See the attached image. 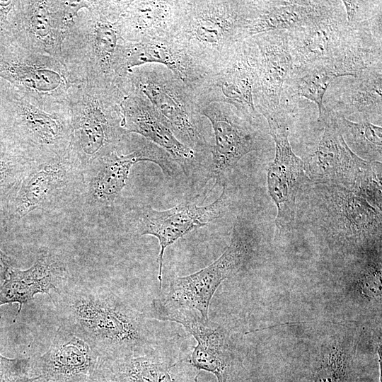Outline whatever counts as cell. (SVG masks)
Returning <instances> with one entry per match:
<instances>
[{
    "instance_id": "cell-36",
    "label": "cell",
    "mask_w": 382,
    "mask_h": 382,
    "mask_svg": "<svg viewBox=\"0 0 382 382\" xmlns=\"http://www.w3.org/2000/svg\"><path fill=\"white\" fill-rule=\"evenodd\" d=\"M38 378H40V376L34 378H29L27 376V374H25L13 378L6 382H34L36 379Z\"/></svg>"
},
{
    "instance_id": "cell-11",
    "label": "cell",
    "mask_w": 382,
    "mask_h": 382,
    "mask_svg": "<svg viewBox=\"0 0 382 382\" xmlns=\"http://www.w3.org/2000/svg\"><path fill=\"white\" fill-rule=\"evenodd\" d=\"M127 140L88 167L93 173L88 190L89 199L93 204L110 205L126 186L132 167L139 162L156 163L167 178L176 179L180 173L183 172L180 165L165 150L141 136L135 139L128 153L120 154L119 150Z\"/></svg>"
},
{
    "instance_id": "cell-9",
    "label": "cell",
    "mask_w": 382,
    "mask_h": 382,
    "mask_svg": "<svg viewBox=\"0 0 382 382\" xmlns=\"http://www.w3.org/2000/svg\"><path fill=\"white\" fill-rule=\"evenodd\" d=\"M257 46L250 37L237 42L209 69L192 91L201 109L213 103L231 105L244 117L259 121L253 102Z\"/></svg>"
},
{
    "instance_id": "cell-4",
    "label": "cell",
    "mask_w": 382,
    "mask_h": 382,
    "mask_svg": "<svg viewBox=\"0 0 382 382\" xmlns=\"http://www.w3.org/2000/svg\"><path fill=\"white\" fill-rule=\"evenodd\" d=\"M126 94L118 88L81 83L71 91L69 154L81 168L121 146L130 134L122 127L120 103Z\"/></svg>"
},
{
    "instance_id": "cell-8",
    "label": "cell",
    "mask_w": 382,
    "mask_h": 382,
    "mask_svg": "<svg viewBox=\"0 0 382 382\" xmlns=\"http://www.w3.org/2000/svg\"><path fill=\"white\" fill-rule=\"evenodd\" d=\"M252 238L238 224L233 226L231 242L221 256L200 270L173 278L168 292L154 306L195 312L209 320L212 299L223 281L236 273L248 261L252 252Z\"/></svg>"
},
{
    "instance_id": "cell-29",
    "label": "cell",
    "mask_w": 382,
    "mask_h": 382,
    "mask_svg": "<svg viewBox=\"0 0 382 382\" xmlns=\"http://www.w3.org/2000/svg\"><path fill=\"white\" fill-rule=\"evenodd\" d=\"M160 346L142 355L110 361L125 382H175L171 369L177 363L163 359Z\"/></svg>"
},
{
    "instance_id": "cell-27",
    "label": "cell",
    "mask_w": 382,
    "mask_h": 382,
    "mask_svg": "<svg viewBox=\"0 0 382 382\" xmlns=\"http://www.w3.org/2000/svg\"><path fill=\"white\" fill-rule=\"evenodd\" d=\"M18 3L22 43L60 59L64 34L59 21L57 1Z\"/></svg>"
},
{
    "instance_id": "cell-20",
    "label": "cell",
    "mask_w": 382,
    "mask_h": 382,
    "mask_svg": "<svg viewBox=\"0 0 382 382\" xmlns=\"http://www.w3.org/2000/svg\"><path fill=\"white\" fill-rule=\"evenodd\" d=\"M122 128L129 134H137L165 150L181 167L190 171L203 157L182 144L168 125L141 93L129 91L120 103Z\"/></svg>"
},
{
    "instance_id": "cell-35",
    "label": "cell",
    "mask_w": 382,
    "mask_h": 382,
    "mask_svg": "<svg viewBox=\"0 0 382 382\" xmlns=\"http://www.w3.org/2000/svg\"><path fill=\"white\" fill-rule=\"evenodd\" d=\"M9 257L0 249V280L5 279L11 267Z\"/></svg>"
},
{
    "instance_id": "cell-7",
    "label": "cell",
    "mask_w": 382,
    "mask_h": 382,
    "mask_svg": "<svg viewBox=\"0 0 382 382\" xmlns=\"http://www.w3.org/2000/svg\"><path fill=\"white\" fill-rule=\"evenodd\" d=\"M22 45L17 56L0 59V77L45 110H67L70 94L81 81L60 59Z\"/></svg>"
},
{
    "instance_id": "cell-28",
    "label": "cell",
    "mask_w": 382,
    "mask_h": 382,
    "mask_svg": "<svg viewBox=\"0 0 382 382\" xmlns=\"http://www.w3.org/2000/svg\"><path fill=\"white\" fill-rule=\"evenodd\" d=\"M344 117L362 116L364 121L382 115V64L361 71L347 84L340 96L336 110Z\"/></svg>"
},
{
    "instance_id": "cell-34",
    "label": "cell",
    "mask_w": 382,
    "mask_h": 382,
    "mask_svg": "<svg viewBox=\"0 0 382 382\" xmlns=\"http://www.w3.org/2000/svg\"><path fill=\"white\" fill-rule=\"evenodd\" d=\"M31 166L32 164L25 168L16 169V165L12 159L4 152H0V190L9 183H14L13 179L16 176V173H26Z\"/></svg>"
},
{
    "instance_id": "cell-30",
    "label": "cell",
    "mask_w": 382,
    "mask_h": 382,
    "mask_svg": "<svg viewBox=\"0 0 382 382\" xmlns=\"http://www.w3.org/2000/svg\"><path fill=\"white\" fill-rule=\"evenodd\" d=\"M339 131L349 149L370 161L381 160L382 128L368 121L354 122L330 110Z\"/></svg>"
},
{
    "instance_id": "cell-22",
    "label": "cell",
    "mask_w": 382,
    "mask_h": 382,
    "mask_svg": "<svg viewBox=\"0 0 382 382\" xmlns=\"http://www.w3.org/2000/svg\"><path fill=\"white\" fill-rule=\"evenodd\" d=\"M66 277L65 265L48 250H42L33 265L21 270L10 267L5 279L0 286V306L17 303L19 305L16 317L23 306L37 294L57 292Z\"/></svg>"
},
{
    "instance_id": "cell-33",
    "label": "cell",
    "mask_w": 382,
    "mask_h": 382,
    "mask_svg": "<svg viewBox=\"0 0 382 382\" xmlns=\"http://www.w3.org/2000/svg\"><path fill=\"white\" fill-rule=\"evenodd\" d=\"M28 359H10L0 354V382L27 374Z\"/></svg>"
},
{
    "instance_id": "cell-32",
    "label": "cell",
    "mask_w": 382,
    "mask_h": 382,
    "mask_svg": "<svg viewBox=\"0 0 382 382\" xmlns=\"http://www.w3.org/2000/svg\"><path fill=\"white\" fill-rule=\"evenodd\" d=\"M345 11L346 21L352 27L381 25V1H341Z\"/></svg>"
},
{
    "instance_id": "cell-14",
    "label": "cell",
    "mask_w": 382,
    "mask_h": 382,
    "mask_svg": "<svg viewBox=\"0 0 382 382\" xmlns=\"http://www.w3.org/2000/svg\"><path fill=\"white\" fill-rule=\"evenodd\" d=\"M265 119L276 146L274 159L267 169V187L277 208L276 230L283 233L294 220L296 197L306 177L304 163L289 144V122L283 107Z\"/></svg>"
},
{
    "instance_id": "cell-2",
    "label": "cell",
    "mask_w": 382,
    "mask_h": 382,
    "mask_svg": "<svg viewBox=\"0 0 382 382\" xmlns=\"http://www.w3.org/2000/svg\"><path fill=\"white\" fill-rule=\"evenodd\" d=\"M126 1H90L79 11L61 47L60 59L81 81L115 87L125 94L129 72L124 53L127 41L121 28Z\"/></svg>"
},
{
    "instance_id": "cell-16",
    "label": "cell",
    "mask_w": 382,
    "mask_h": 382,
    "mask_svg": "<svg viewBox=\"0 0 382 382\" xmlns=\"http://www.w3.org/2000/svg\"><path fill=\"white\" fill-rule=\"evenodd\" d=\"M382 64V47L358 45L340 56L291 74L284 86L289 98L301 97L313 102L318 109V120L323 122L329 115L323 104L330 83L340 76H355L361 71Z\"/></svg>"
},
{
    "instance_id": "cell-5",
    "label": "cell",
    "mask_w": 382,
    "mask_h": 382,
    "mask_svg": "<svg viewBox=\"0 0 382 382\" xmlns=\"http://www.w3.org/2000/svg\"><path fill=\"white\" fill-rule=\"evenodd\" d=\"M127 79L128 93L144 95L182 144L204 158L210 154L204 117L193 91L180 79L163 66L145 64L132 69Z\"/></svg>"
},
{
    "instance_id": "cell-24",
    "label": "cell",
    "mask_w": 382,
    "mask_h": 382,
    "mask_svg": "<svg viewBox=\"0 0 382 382\" xmlns=\"http://www.w3.org/2000/svg\"><path fill=\"white\" fill-rule=\"evenodd\" d=\"M332 1H250L242 40L270 31H291L319 17Z\"/></svg>"
},
{
    "instance_id": "cell-31",
    "label": "cell",
    "mask_w": 382,
    "mask_h": 382,
    "mask_svg": "<svg viewBox=\"0 0 382 382\" xmlns=\"http://www.w3.org/2000/svg\"><path fill=\"white\" fill-rule=\"evenodd\" d=\"M312 382H352L349 357L342 351H331L322 359Z\"/></svg>"
},
{
    "instance_id": "cell-17",
    "label": "cell",
    "mask_w": 382,
    "mask_h": 382,
    "mask_svg": "<svg viewBox=\"0 0 382 382\" xmlns=\"http://www.w3.org/2000/svg\"><path fill=\"white\" fill-rule=\"evenodd\" d=\"M81 170L69 151L35 158L16 199V214L22 217L59 204L73 190Z\"/></svg>"
},
{
    "instance_id": "cell-12",
    "label": "cell",
    "mask_w": 382,
    "mask_h": 382,
    "mask_svg": "<svg viewBox=\"0 0 382 382\" xmlns=\"http://www.w3.org/2000/svg\"><path fill=\"white\" fill-rule=\"evenodd\" d=\"M210 122L214 137L209 166L214 185L245 155L262 149L265 137L259 121L248 119L226 103H213L200 109Z\"/></svg>"
},
{
    "instance_id": "cell-10",
    "label": "cell",
    "mask_w": 382,
    "mask_h": 382,
    "mask_svg": "<svg viewBox=\"0 0 382 382\" xmlns=\"http://www.w3.org/2000/svg\"><path fill=\"white\" fill-rule=\"evenodd\" d=\"M324 131L304 163L305 173L317 183L332 184L358 194L369 182L380 162L355 154L344 140L329 110Z\"/></svg>"
},
{
    "instance_id": "cell-15",
    "label": "cell",
    "mask_w": 382,
    "mask_h": 382,
    "mask_svg": "<svg viewBox=\"0 0 382 382\" xmlns=\"http://www.w3.org/2000/svg\"><path fill=\"white\" fill-rule=\"evenodd\" d=\"M318 184L317 207L325 231L351 240L381 236V211L347 188Z\"/></svg>"
},
{
    "instance_id": "cell-1",
    "label": "cell",
    "mask_w": 382,
    "mask_h": 382,
    "mask_svg": "<svg viewBox=\"0 0 382 382\" xmlns=\"http://www.w3.org/2000/svg\"><path fill=\"white\" fill-rule=\"evenodd\" d=\"M51 299L60 326L107 361L142 355L161 346L146 317L108 289L63 286Z\"/></svg>"
},
{
    "instance_id": "cell-19",
    "label": "cell",
    "mask_w": 382,
    "mask_h": 382,
    "mask_svg": "<svg viewBox=\"0 0 382 382\" xmlns=\"http://www.w3.org/2000/svg\"><path fill=\"white\" fill-rule=\"evenodd\" d=\"M13 105L16 125L33 158L69 151L72 130L69 108L50 112L18 92Z\"/></svg>"
},
{
    "instance_id": "cell-23",
    "label": "cell",
    "mask_w": 382,
    "mask_h": 382,
    "mask_svg": "<svg viewBox=\"0 0 382 382\" xmlns=\"http://www.w3.org/2000/svg\"><path fill=\"white\" fill-rule=\"evenodd\" d=\"M105 361L86 341L59 326L48 350L38 359L40 377L59 381L89 377Z\"/></svg>"
},
{
    "instance_id": "cell-26",
    "label": "cell",
    "mask_w": 382,
    "mask_h": 382,
    "mask_svg": "<svg viewBox=\"0 0 382 382\" xmlns=\"http://www.w3.org/2000/svg\"><path fill=\"white\" fill-rule=\"evenodd\" d=\"M183 0L126 1L121 28L128 42L170 37L179 17Z\"/></svg>"
},
{
    "instance_id": "cell-18",
    "label": "cell",
    "mask_w": 382,
    "mask_h": 382,
    "mask_svg": "<svg viewBox=\"0 0 382 382\" xmlns=\"http://www.w3.org/2000/svg\"><path fill=\"white\" fill-rule=\"evenodd\" d=\"M251 37L257 46L253 102L256 110L265 118L279 108L293 61L286 31H270Z\"/></svg>"
},
{
    "instance_id": "cell-25",
    "label": "cell",
    "mask_w": 382,
    "mask_h": 382,
    "mask_svg": "<svg viewBox=\"0 0 382 382\" xmlns=\"http://www.w3.org/2000/svg\"><path fill=\"white\" fill-rule=\"evenodd\" d=\"M126 69L145 64L162 65L192 91L199 83L207 69L170 37L139 42H127L124 53Z\"/></svg>"
},
{
    "instance_id": "cell-13",
    "label": "cell",
    "mask_w": 382,
    "mask_h": 382,
    "mask_svg": "<svg viewBox=\"0 0 382 382\" xmlns=\"http://www.w3.org/2000/svg\"><path fill=\"white\" fill-rule=\"evenodd\" d=\"M230 204V197L224 185L220 196L204 206H198L192 201H184L171 209L162 211L154 209L150 205L137 209L134 216L136 231L140 236H155L160 244L159 289L162 287L163 255L166 248L189 232L221 218L228 212Z\"/></svg>"
},
{
    "instance_id": "cell-21",
    "label": "cell",
    "mask_w": 382,
    "mask_h": 382,
    "mask_svg": "<svg viewBox=\"0 0 382 382\" xmlns=\"http://www.w3.org/2000/svg\"><path fill=\"white\" fill-rule=\"evenodd\" d=\"M158 319L181 324L195 339L190 362L198 369L214 374L218 382H227L228 349L226 334L219 325L204 320L195 312L154 307Z\"/></svg>"
},
{
    "instance_id": "cell-3",
    "label": "cell",
    "mask_w": 382,
    "mask_h": 382,
    "mask_svg": "<svg viewBox=\"0 0 382 382\" xmlns=\"http://www.w3.org/2000/svg\"><path fill=\"white\" fill-rule=\"evenodd\" d=\"M250 2L183 0L170 37L207 71L237 42L243 41Z\"/></svg>"
},
{
    "instance_id": "cell-6",
    "label": "cell",
    "mask_w": 382,
    "mask_h": 382,
    "mask_svg": "<svg viewBox=\"0 0 382 382\" xmlns=\"http://www.w3.org/2000/svg\"><path fill=\"white\" fill-rule=\"evenodd\" d=\"M293 61L291 74L335 58L350 47L367 43H381V30L348 25L341 1L330 6L304 27L286 31Z\"/></svg>"
}]
</instances>
